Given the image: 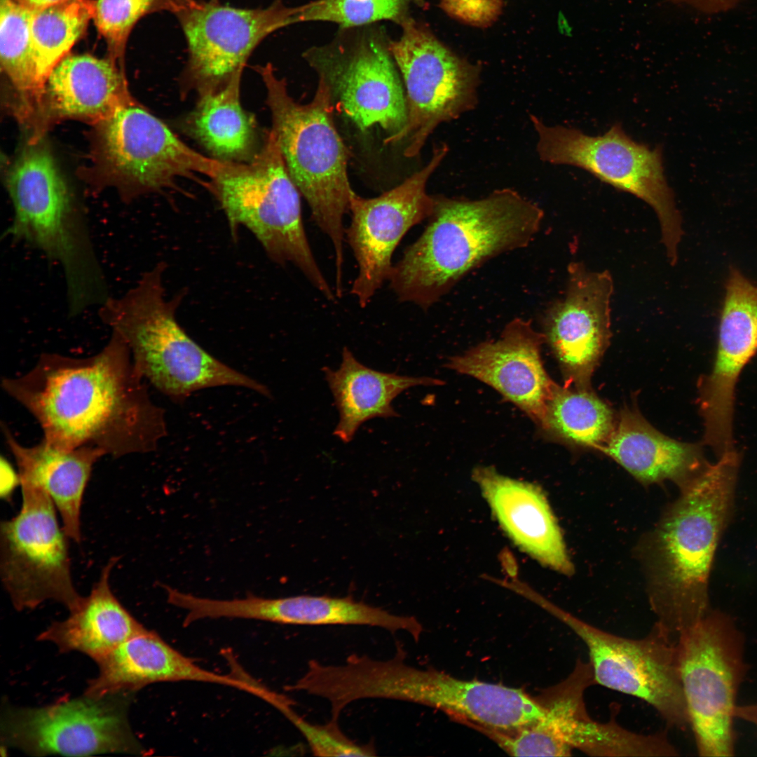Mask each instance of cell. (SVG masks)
<instances>
[{"instance_id":"6da1fadb","label":"cell","mask_w":757,"mask_h":757,"mask_svg":"<svg viewBox=\"0 0 757 757\" xmlns=\"http://www.w3.org/2000/svg\"><path fill=\"white\" fill-rule=\"evenodd\" d=\"M5 392L38 421L43 440L120 458L156 450L167 434L163 409L151 399L124 340L111 332L86 357L43 353L34 366L1 381Z\"/></svg>"},{"instance_id":"7a4b0ae2","label":"cell","mask_w":757,"mask_h":757,"mask_svg":"<svg viewBox=\"0 0 757 757\" xmlns=\"http://www.w3.org/2000/svg\"><path fill=\"white\" fill-rule=\"evenodd\" d=\"M434 199L427 226L393 264L388 279L400 302L424 310L489 259L526 247L544 215L538 205L510 188L475 200Z\"/></svg>"},{"instance_id":"3957f363","label":"cell","mask_w":757,"mask_h":757,"mask_svg":"<svg viewBox=\"0 0 757 757\" xmlns=\"http://www.w3.org/2000/svg\"><path fill=\"white\" fill-rule=\"evenodd\" d=\"M740 462L723 454L681 488L653 534L648 596L655 625L673 640L710 611L709 577L731 512Z\"/></svg>"},{"instance_id":"277c9868","label":"cell","mask_w":757,"mask_h":757,"mask_svg":"<svg viewBox=\"0 0 757 757\" xmlns=\"http://www.w3.org/2000/svg\"><path fill=\"white\" fill-rule=\"evenodd\" d=\"M161 261L118 297L98 307L100 320L126 343L140 376L174 401L210 388H244L266 397L265 385L216 358L182 327L177 311L182 294L167 298Z\"/></svg>"},{"instance_id":"5b68a950","label":"cell","mask_w":757,"mask_h":757,"mask_svg":"<svg viewBox=\"0 0 757 757\" xmlns=\"http://www.w3.org/2000/svg\"><path fill=\"white\" fill-rule=\"evenodd\" d=\"M266 90V102L285 163L308 204L313 221L331 241L335 283L343 282L345 228L355 192L348 176V152L334 121V102L327 84L318 79L313 99L301 104L289 95L285 79L271 64L257 67Z\"/></svg>"},{"instance_id":"8992f818","label":"cell","mask_w":757,"mask_h":757,"mask_svg":"<svg viewBox=\"0 0 757 757\" xmlns=\"http://www.w3.org/2000/svg\"><path fill=\"white\" fill-rule=\"evenodd\" d=\"M6 186L14 217L3 236L60 265L71 306L100 300L108 288L88 224L50 151L36 144L25 149L9 170Z\"/></svg>"},{"instance_id":"52a82bcc","label":"cell","mask_w":757,"mask_h":757,"mask_svg":"<svg viewBox=\"0 0 757 757\" xmlns=\"http://www.w3.org/2000/svg\"><path fill=\"white\" fill-rule=\"evenodd\" d=\"M209 188L223 210L232 237L250 231L268 258L296 267L327 299L335 294L311 250L301 215L300 192L271 130L264 146L247 164L231 161Z\"/></svg>"},{"instance_id":"ba28073f","label":"cell","mask_w":757,"mask_h":757,"mask_svg":"<svg viewBox=\"0 0 757 757\" xmlns=\"http://www.w3.org/2000/svg\"><path fill=\"white\" fill-rule=\"evenodd\" d=\"M689 725L698 754H735L736 697L746 674L744 638L728 615L709 611L676 642Z\"/></svg>"},{"instance_id":"9c48e42d","label":"cell","mask_w":757,"mask_h":757,"mask_svg":"<svg viewBox=\"0 0 757 757\" xmlns=\"http://www.w3.org/2000/svg\"><path fill=\"white\" fill-rule=\"evenodd\" d=\"M529 118L541 161L582 168L648 203L659 219L667 258L671 264L676 262L681 217L664 175L660 146L650 149L634 141L619 123L601 135L590 136L576 128L548 125L534 114Z\"/></svg>"},{"instance_id":"30bf717a","label":"cell","mask_w":757,"mask_h":757,"mask_svg":"<svg viewBox=\"0 0 757 757\" xmlns=\"http://www.w3.org/2000/svg\"><path fill=\"white\" fill-rule=\"evenodd\" d=\"M20 484L21 508L1 524L2 583L18 611L34 609L53 600L71 611L83 596L71 577L69 538L60 526L49 495L32 484Z\"/></svg>"},{"instance_id":"8fae6325","label":"cell","mask_w":757,"mask_h":757,"mask_svg":"<svg viewBox=\"0 0 757 757\" xmlns=\"http://www.w3.org/2000/svg\"><path fill=\"white\" fill-rule=\"evenodd\" d=\"M401 25V36L389 48L404 83L407 121L384 143L404 142V156L414 158L439 125L477 107L479 71L411 19Z\"/></svg>"},{"instance_id":"7c38bea8","label":"cell","mask_w":757,"mask_h":757,"mask_svg":"<svg viewBox=\"0 0 757 757\" xmlns=\"http://www.w3.org/2000/svg\"><path fill=\"white\" fill-rule=\"evenodd\" d=\"M549 611L587 646L595 683L646 702L669 727L689 725L676 641L658 626L643 638L629 639L597 628L553 604Z\"/></svg>"},{"instance_id":"4fadbf2b","label":"cell","mask_w":757,"mask_h":757,"mask_svg":"<svg viewBox=\"0 0 757 757\" xmlns=\"http://www.w3.org/2000/svg\"><path fill=\"white\" fill-rule=\"evenodd\" d=\"M389 43L381 32L367 29L304 54L329 86L334 106L361 130L379 125L386 138L397 135L407 121L406 95Z\"/></svg>"},{"instance_id":"5bb4252c","label":"cell","mask_w":757,"mask_h":757,"mask_svg":"<svg viewBox=\"0 0 757 757\" xmlns=\"http://www.w3.org/2000/svg\"><path fill=\"white\" fill-rule=\"evenodd\" d=\"M131 694H84L45 707L8 709L2 739L33 756L141 753L128 719Z\"/></svg>"},{"instance_id":"9a60e30c","label":"cell","mask_w":757,"mask_h":757,"mask_svg":"<svg viewBox=\"0 0 757 757\" xmlns=\"http://www.w3.org/2000/svg\"><path fill=\"white\" fill-rule=\"evenodd\" d=\"M448 151L444 143L436 146L423 168L378 196L352 194L348 211L351 219L345 230V240L357 265L350 293L362 308L388 281L392 257L406 233L432 214L435 199L427 192V183Z\"/></svg>"},{"instance_id":"2e32d148","label":"cell","mask_w":757,"mask_h":757,"mask_svg":"<svg viewBox=\"0 0 757 757\" xmlns=\"http://www.w3.org/2000/svg\"><path fill=\"white\" fill-rule=\"evenodd\" d=\"M298 7L275 0L264 8H239L219 0H195L175 14L187 43L184 78L203 92L243 70L255 48L271 33L299 22Z\"/></svg>"},{"instance_id":"e0dca14e","label":"cell","mask_w":757,"mask_h":757,"mask_svg":"<svg viewBox=\"0 0 757 757\" xmlns=\"http://www.w3.org/2000/svg\"><path fill=\"white\" fill-rule=\"evenodd\" d=\"M405 658L404 654H395L381 670L379 686L386 699L430 707L468 725L507 732L543 715L537 698L521 689L420 669L407 664Z\"/></svg>"},{"instance_id":"ac0fdd59","label":"cell","mask_w":757,"mask_h":757,"mask_svg":"<svg viewBox=\"0 0 757 757\" xmlns=\"http://www.w3.org/2000/svg\"><path fill=\"white\" fill-rule=\"evenodd\" d=\"M100 140L107 166L139 192L169 188L195 175L212 181L230 162L197 152L157 117L128 102L102 121Z\"/></svg>"},{"instance_id":"d6986e66","label":"cell","mask_w":757,"mask_h":757,"mask_svg":"<svg viewBox=\"0 0 757 757\" xmlns=\"http://www.w3.org/2000/svg\"><path fill=\"white\" fill-rule=\"evenodd\" d=\"M757 353V285L735 267L725 282L715 357L700 386L704 443L722 450L734 444L735 388L742 371Z\"/></svg>"},{"instance_id":"ffe728a7","label":"cell","mask_w":757,"mask_h":757,"mask_svg":"<svg viewBox=\"0 0 757 757\" xmlns=\"http://www.w3.org/2000/svg\"><path fill=\"white\" fill-rule=\"evenodd\" d=\"M613 280L607 271H592L583 264L568 267L564 299L547 311L544 336L566 379L587 388L595 366L611 336Z\"/></svg>"},{"instance_id":"44dd1931","label":"cell","mask_w":757,"mask_h":757,"mask_svg":"<svg viewBox=\"0 0 757 757\" xmlns=\"http://www.w3.org/2000/svg\"><path fill=\"white\" fill-rule=\"evenodd\" d=\"M544 341V334L535 331L529 322L515 319L498 340L453 357L448 367L493 387L540 426L557 386L541 360Z\"/></svg>"},{"instance_id":"7402d4cb","label":"cell","mask_w":757,"mask_h":757,"mask_svg":"<svg viewBox=\"0 0 757 757\" xmlns=\"http://www.w3.org/2000/svg\"><path fill=\"white\" fill-rule=\"evenodd\" d=\"M472 478L517 546L557 571L573 572L559 527L540 488L502 475L492 467L476 468Z\"/></svg>"},{"instance_id":"603a6c76","label":"cell","mask_w":757,"mask_h":757,"mask_svg":"<svg viewBox=\"0 0 757 757\" xmlns=\"http://www.w3.org/2000/svg\"><path fill=\"white\" fill-rule=\"evenodd\" d=\"M599 449L644 483L671 479L682 487L709 463L699 444L665 436L629 409L621 412L608 440Z\"/></svg>"},{"instance_id":"cb8c5ba5","label":"cell","mask_w":757,"mask_h":757,"mask_svg":"<svg viewBox=\"0 0 757 757\" xmlns=\"http://www.w3.org/2000/svg\"><path fill=\"white\" fill-rule=\"evenodd\" d=\"M3 432L15 460L20 482L40 487L49 495L66 534L80 543L83 493L93 467L103 453L90 448L63 450L43 439L34 446H25L6 426Z\"/></svg>"},{"instance_id":"d4e9b609","label":"cell","mask_w":757,"mask_h":757,"mask_svg":"<svg viewBox=\"0 0 757 757\" xmlns=\"http://www.w3.org/2000/svg\"><path fill=\"white\" fill-rule=\"evenodd\" d=\"M116 561V557L108 561L90 594L83 596L67 619L52 623L41 632L39 641L53 643L62 653H82L97 662L146 629L111 589L109 577Z\"/></svg>"},{"instance_id":"484cf974","label":"cell","mask_w":757,"mask_h":757,"mask_svg":"<svg viewBox=\"0 0 757 757\" xmlns=\"http://www.w3.org/2000/svg\"><path fill=\"white\" fill-rule=\"evenodd\" d=\"M339 414L334 435L350 442L364 422L374 418L398 416L392 402L401 393L412 387L438 386L442 381L430 377H414L386 373L359 362L346 347L338 369H322Z\"/></svg>"},{"instance_id":"4316f807","label":"cell","mask_w":757,"mask_h":757,"mask_svg":"<svg viewBox=\"0 0 757 757\" xmlns=\"http://www.w3.org/2000/svg\"><path fill=\"white\" fill-rule=\"evenodd\" d=\"M594 683L591 665L578 660L572 672L537 697L544 713L536 722L503 734L500 747L514 756H568L575 749L578 723L587 713L586 689Z\"/></svg>"},{"instance_id":"83f0119b","label":"cell","mask_w":757,"mask_h":757,"mask_svg":"<svg viewBox=\"0 0 757 757\" xmlns=\"http://www.w3.org/2000/svg\"><path fill=\"white\" fill-rule=\"evenodd\" d=\"M124 84L118 63L110 57L69 53L48 75L44 92L60 116L102 121L126 102Z\"/></svg>"},{"instance_id":"f1b7e54d","label":"cell","mask_w":757,"mask_h":757,"mask_svg":"<svg viewBox=\"0 0 757 757\" xmlns=\"http://www.w3.org/2000/svg\"><path fill=\"white\" fill-rule=\"evenodd\" d=\"M96 663L99 673L89 681L84 693L91 697L132 693L154 683L182 681L187 671L189 658L156 633L145 629Z\"/></svg>"},{"instance_id":"f546056e","label":"cell","mask_w":757,"mask_h":757,"mask_svg":"<svg viewBox=\"0 0 757 757\" xmlns=\"http://www.w3.org/2000/svg\"><path fill=\"white\" fill-rule=\"evenodd\" d=\"M250 612L255 620L284 625H363L383 628L393 634L404 631L416 641L422 632L421 625L414 617L395 615L351 596H256Z\"/></svg>"},{"instance_id":"4dcf8cb0","label":"cell","mask_w":757,"mask_h":757,"mask_svg":"<svg viewBox=\"0 0 757 757\" xmlns=\"http://www.w3.org/2000/svg\"><path fill=\"white\" fill-rule=\"evenodd\" d=\"M242 74H235L218 88L200 92L189 118L191 134L222 161L245 157L254 142V118L240 100Z\"/></svg>"},{"instance_id":"1f68e13d","label":"cell","mask_w":757,"mask_h":757,"mask_svg":"<svg viewBox=\"0 0 757 757\" xmlns=\"http://www.w3.org/2000/svg\"><path fill=\"white\" fill-rule=\"evenodd\" d=\"M615 423L611 408L587 388L557 386L539 427L554 439L599 449L608 440Z\"/></svg>"},{"instance_id":"d6a6232c","label":"cell","mask_w":757,"mask_h":757,"mask_svg":"<svg viewBox=\"0 0 757 757\" xmlns=\"http://www.w3.org/2000/svg\"><path fill=\"white\" fill-rule=\"evenodd\" d=\"M95 8V0H61L31 11L37 79L43 90L51 71L83 36Z\"/></svg>"},{"instance_id":"836d02e7","label":"cell","mask_w":757,"mask_h":757,"mask_svg":"<svg viewBox=\"0 0 757 757\" xmlns=\"http://www.w3.org/2000/svg\"><path fill=\"white\" fill-rule=\"evenodd\" d=\"M31 11L12 0H0L1 69L25 102L44 93L39 83L30 31Z\"/></svg>"},{"instance_id":"e575fe53","label":"cell","mask_w":757,"mask_h":757,"mask_svg":"<svg viewBox=\"0 0 757 757\" xmlns=\"http://www.w3.org/2000/svg\"><path fill=\"white\" fill-rule=\"evenodd\" d=\"M195 0H95L93 21L104 39L109 57L122 64L127 41L136 23L149 13L174 15Z\"/></svg>"},{"instance_id":"d590c367","label":"cell","mask_w":757,"mask_h":757,"mask_svg":"<svg viewBox=\"0 0 757 757\" xmlns=\"http://www.w3.org/2000/svg\"><path fill=\"white\" fill-rule=\"evenodd\" d=\"M411 0H317L298 7L300 22L327 21L342 28L365 25L381 20L400 24L407 18Z\"/></svg>"},{"instance_id":"8d00e7d4","label":"cell","mask_w":757,"mask_h":757,"mask_svg":"<svg viewBox=\"0 0 757 757\" xmlns=\"http://www.w3.org/2000/svg\"><path fill=\"white\" fill-rule=\"evenodd\" d=\"M301 733L315 756H374L376 754L373 742H355L340 729L338 721L330 719L325 724L311 723L293 709L285 716Z\"/></svg>"},{"instance_id":"74e56055","label":"cell","mask_w":757,"mask_h":757,"mask_svg":"<svg viewBox=\"0 0 757 757\" xmlns=\"http://www.w3.org/2000/svg\"><path fill=\"white\" fill-rule=\"evenodd\" d=\"M441 6L451 17L478 27L487 26L498 16L501 0H442Z\"/></svg>"},{"instance_id":"f35d334b","label":"cell","mask_w":757,"mask_h":757,"mask_svg":"<svg viewBox=\"0 0 757 757\" xmlns=\"http://www.w3.org/2000/svg\"><path fill=\"white\" fill-rule=\"evenodd\" d=\"M707 13H716L732 8L739 0H674Z\"/></svg>"},{"instance_id":"ab89813d","label":"cell","mask_w":757,"mask_h":757,"mask_svg":"<svg viewBox=\"0 0 757 757\" xmlns=\"http://www.w3.org/2000/svg\"><path fill=\"white\" fill-rule=\"evenodd\" d=\"M1 472L3 479L1 494L6 498L11 495L16 484H20V476L18 472L16 473L6 459L4 458L1 460Z\"/></svg>"},{"instance_id":"60d3db41","label":"cell","mask_w":757,"mask_h":757,"mask_svg":"<svg viewBox=\"0 0 757 757\" xmlns=\"http://www.w3.org/2000/svg\"><path fill=\"white\" fill-rule=\"evenodd\" d=\"M736 716L746 719L757 725V706L737 707Z\"/></svg>"},{"instance_id":"b9f144b4","label":"cell","mask_w":757,"mask_h":757,"mask_svg":"<svg viewBox=\"0 0 757 757\" xmlns=\"http://www.w3.org/2000/svg\"><path fill=\"white\" fill-rule=\"evenodd\" d=\"M15 3L30 10H35L61 0H12Z\"/></svg>"},{"instance_id":"7bdbcfd3","label":"cell","mask_w":757,"mask_h":757,"mask_svg":"<svg viewBox=\"0 0 757 757\" xmlns=\"http://www.w3.org/2000/svg\"><path fill=\"white\" fill-rule=\"evenodd\" d=\"M360 1H364V0H360Z\"/></svg>"}]
</instances>
